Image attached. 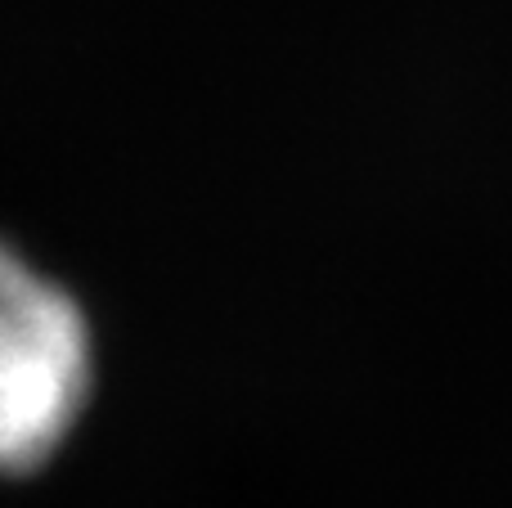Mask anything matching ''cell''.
Wrapping results in <instances>:
<instances>
[{"mask_svg": "<svg viewBox=\"0 0 512 508\" xmlns=\"http://www.w3.org/2000/svg\"><path fill=\"white\" fill-rule=\"evenodd\" d=\"M90 387V338L77 306L0 248V473L41 464Z\"/></svg>", "mask_w": 512, "mask_h": 508, "instance_id": "obj_1", "label": "cell"}]
</instances>
